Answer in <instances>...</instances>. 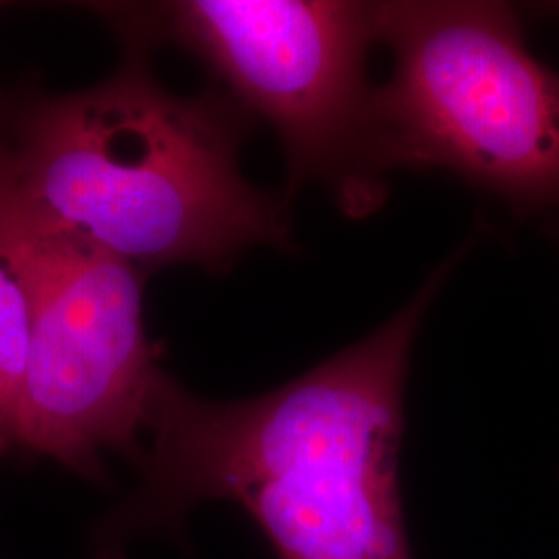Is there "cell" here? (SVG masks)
Wrapping results in <instances>:
<instances>
[{"instance_id": "8", "label": "cell", "mask_w": 559, "mask_h": 559, "mask_svg": "<svg viewBox=\"0 0 559 559\" xmlns=\"http://www.w3.org/2000/svg\"><path fill=\"white\" fill-rule=\"evenodd\" d=\"M547 9H549V11H551V13H556V15H559V2H558V4H549V7H547Z\"/></svg>"}, {"instance_id": "2", "label": "cell", "mask_w": 559, "mask_h": 559, "mask_svg": "<svg viewBox=\"0 0 559 559\" xmlns=\"http://www.w3.org/2000/svg\"><path fill=\"white\" fill-rule=\"evenodd\" d=\"M251 117L224 92L177 94L124 48L92 87L13 104L0 147V205L143 274L224 272L255 247H293L288 195L239 166Z\"/></svg>"}, {"instance_id": "6", "label": "cell", "mask_w": 559, "mask_h": 559, "mask_svg": "<svg viewBox=\"0 0 559 559\" xmlns=\"http://www.w3.org/2000/svg\"><path fill=\"white\" fill-rule=\"evenodd\" d=\"M34 316V284L20 230L0 210V456L15 445Z\"/></svg>"}, {"instance_id": "7", "label": "cell", "mask_w": 559, "mask_h": 559, "mask_svg": "<svg viewBox=\"0 0 559 559\" xmlns=\"http://www.w3.org/2000/svg\"><path fill=\"white\" fill-rule=\"evenodd\" d=\"M11 108H13V102L7 100V98L0 94V147H2L4 138H7V127H9V119H11Z\"/></svg>"}, {"instance_id": "1", "label": "cell", "mask_w": 559, "mask_h": 559, "mask_svg": "<svg viewBox=\"0 0 559 559\" xmlns=\"http://www.w3.org/2000/svg\"><path fill=\"white\" fill-rule=\"evenodd\" d=\"M466 251L369 336L265 394L200 399L164 373L131 522L177 528L203 501H233L274 559H415L400 485L408 365Z\"/></svg>"}, {"instance_id": "3", "label": "cell", "mask_w": 559, "mask_h": 559, "mask_svg": "<svg viewBox=\"0 0 559 559\" xmlns=\"http://www.w3.org/2000/svg\"><path fill=\"white\" fill-rule=\"evenodd\" d=\"M92 7L124 48L175 44L221 83L251 119L278 135L293 195L321 185L365 218L388 193L376 87L367 78L378 41L373 2L175 0Z\"/></svg>"}, {"instance_id": "5", "label": "cell", "mask_w": 559, "mask_h": 559, "mask_svg": "<svg viewBox=\"0 0 559 559\" xmlns=\"http://www.w3.org/2000/svg\"><path fill=\"white\" fill-rule=\"evenodd\" d=\"M0 210L20 230L34 284L15 445L100 477L104 452L141 456L164 378L143 323L145 274Z\"/></svg>"}, {"instance_id": "4", "label": "cell", "mask_w": 559, "mask_h": 559, "mask_svg": "<svg viewBox=\"0 0 559 559\" xmlns=\"http://www.w3.org/2000/svg\"><path fill=\"white\" fill-rule=\"evenodd\" d=\"M376 38L392 57L376 87L388 173L443 170L516 214L556 212L559 71L528 48L503 2H373Z\"/></svg>"}]
</instances>
